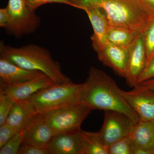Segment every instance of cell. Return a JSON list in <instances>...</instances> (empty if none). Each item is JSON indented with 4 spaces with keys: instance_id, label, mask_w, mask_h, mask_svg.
I'll use <instances>...</instances> for the list:
<instances>
[{
    "instance_id": "17",
    "label": "cell",
    "mask_w": 154,
    "mask_h": 154,
    "mask_svg": "<svg viewBox=\"0 0 154 154\" xmlns=\"http://www.w3.org/2000/svg\"><path fill=\"white\" fill-rule=\"evenodd\" d=\"M37 112L33 103L28 99L16 101L6 122L20 132Z\"/></svg>"
},
{
    "instance_id": "14",
    "label": "cell",
    "mask_w": 154,
    "mask_h": 154,
    "mask_svg": "<svg viewBox=\"0 0 154 154\" xmlns=\"http://www.w3.org/2000/svg\"><path fill=\"white\" fill-rule=\"evenodd\" d=\"M129 135L136 148L135 154H154V121L140 119L134 124Z\"/></svg>"
},
{
    "instance_id": "9",
    "label": "cell",
    "mask_w": 154,
    "mask_h": 154,
    "mask_svg": "<svg viewBox=\"0 0 154 154\" xmlns=\"http://www.w3.org/2000/svg\"><path fill=\"white\" fill-rule=\"evenodd\" d=\"M24 139L22 143L47 148L54 135L48 124L43 113L37 112L29 119L23 130Z\"/></svg>"
},
{
    "instance_id": "10",
    "label": "cell",
    "mask_w": 154,
    "mask_h": 154,
    "mask_svg": "<svg viewBox=\"0 0 154 154\" xmlns=\"http://www.w3.org/2000/svg\"><path fill=\"white\" fill-rule=\"evenodd\" d=\"M146 63V54L142 33H141L129 46V57L125 79L130 87L134 88Z\"/></svg>"
},
{
    "instance_id": "26",
    "label": "cell",
    "mask_w": 154,
    "mask_h": 154,
    "mask_svg": "<svg viewBox=\"0 0 154 154\" xmlns=\"http://www.w3.org/2000/svg\"><path fill=\"white\" fill-rule=\"evenodd\" d=\"M153 76H154V55L148 62L143 72L139 77L136 85Z\"/></svg>"
},
{
    "instance_id": "20",
    "label": "cell",
    "mask_w": 154,
    "mask_h": 154,
    "mask_svg": "<svg viewBox=\"0 0 154 154\" xmlns=\"http://www.w3.org/2000/svg\"><path fill=\"white\" fill-rule=\"evenodd\" d=\"M134 144L129 135L109 146L108 154H134Z\"/></svg>"
},
{
    "instance_id": "5",
    "label": "cell",
    "mask_w": 154,
    "mask_h": 154,
    "mask_svg": "<svg viewBox=\"0 0 154 154\" xmlns=\"http://www.w3.org/2000/svg\"><path fill=\"white\" fill-rule=\"evenodd\" d=\"M92 110L87 105L78 103L43 114L54 134L56 135L81 130L82 123Z\"/></svg>"
},
{
    "instance_id": "28",
    "label": "cell",
    "mask_w": 154,
    "mask_h": 154,
    "mask_svg": "<svg viewBox=\"0 0 154 154\" xmlns=\"http://www.w3.org/2000/svg\"><path fill=\"white\" fill-rule=\"evenodd\" d=\"M150 16L154 17V0H140Z\"/></svg>"
},
{
    "instance_id": "22",
    "label": "cell",
    "mask_w": 154,
    "mask_h": 154,
    "mask_svg": "<svg viewBox=\"0 0 154 154\" xmlns=\"http://www.w3.org/2000/svg\"><path fill=\"white\" fill-rule=\"evenodd\" d=\"M23 139L24 133L22 131L15 135L0 148V154H18Z\"/></svg>"
},
{
    "instance_id": "27",
    "label": "cell",
    "mask_w": 154,
    "mask_h": 154,
    "mask_svg": "<svg viewBox=\"0 0 154 154\" xmlns=\"http://www.w3.org/2000/svg\"><path fill=\"white\" fill-rule=\"evenodd\" d=\"M9 20L10 16L7 7L0 9V27L5 29L8 25Z\"/></svg>"
},
{
    "instance_id": "25",
    "label": "cell",
    "mask_w": 154,
    "mask_h": 154,
    "mask_svg": "<svg viewBox=\"0 0 154 154\" xmlns=\"http://www.w3.org/2000/svg\"><path fill=\"white\" fill-rule=\"evenodd\" d=\"M47 148L41 147L30 144L22 143L20 146L18 154H48Z\"/></svg>"
},
{
    "instance_id": "23",
    "label": "cell",
    "mask_w": 154,
    "mask_h": 154,
    "mask_svg": "<svg viewBox=\"0 0 154 154\" xmlns=\"http://www.w3.org/2000/svg\"><path fill=\"white\" fill-rule=\"evenodd\" d=\"M16 102L10 96L0 94V125L6 122Z\"/></svg>"
},
{
    "instance_id": "4",
    "label": "cell",
    "mask_w": 154,
    "mask_h": 154,
    "mask_svg": "<svg viewBox=\"0 0 154 154\" xmlns=\"http://www.w3.org/2000/svg\"><path fill=\"white\" fill-rule=\"evenodd\" d=\"M82 84L72 82L54 85L42 89L28 99L37 112L44 113L58 108L79 103Z\"/></svg>"
},
{
    "instance_id": "18",
    "label": "cell",
    "mask_w": 154,
    "mask_h": 154,
    "mask_svg": "<svg viewBox=\"0 0 154 154\" xmlns=\"http://www.w3.org/2000/svg\"><path fill=\"white\" fill-rule=\"evenodd\" d=\"M140 33L128 28L110 26L107 33V42L116 45L129 46Z\"/></svg>"
},
{
    "instance_id": "8",
    "label": "cell",
    "mask_w": 154,
    "mask_h": 154,
    "mask_svg": "<svg viewBox=\"0 0 154 154\" xmlns=\"http://www.w3.org/2000/svg\"><path fill=\"white\" fill-rule=\"evenodd\" d=\"M121 94L140 119L154 121V93L136 85L129 91L121 90Z\"/></svg>"
},
{
    "instance_id": "21",
    "label": "cell",
    "mask_w": 154,
    "mask_h": 154,
    "mask_svg": "<svg viewBox=\"0 0 154 154\" xmlns=\"http://www.w3.org/2000/svg\"><path fill=\"white\" fill-rule=\"evenodd\" d=\"M142 35L147 63L154 55V17L150 20L147 26L143 32Z\"/></svg>"
},
{
    "instance_id": "11",
    "label": "cell",
    "mask_w": 154,
    "mask_h": 154,
    "mask_svg": "<svg viewBox=\"0 0 154 154\" xmlns=\"http://www.w3.org/2000/svg\"><path fill=\"white\" fill-rule=\"evenodd\" d=\"M99 60L125 79L129 57V46L108 43L97 53Z\"/></svg>"
},
{
    "instance_id": "6",
    "label": "cell",
    "mask_w": 154,
    "mask_h": 154,
    "mask_svg": "<svg viewBox=\"0 0 154 154\" xmlns=\"http://www.w3.org/2000/svg\"><path fill=\"white\" fill-rule=\"evenodd\" d=\"M7 8L10 20L5 30L8 35L20 38L34 33L40 26L41 18L28 8L25 0H9Z\"/></svg>"
},
{
    "instance_id": "3",
    "label": "cell",
    "mask_w": 154,
    "mask_h": 154,
    "mask_svg": "<svg viewBox=\"0 0 154 154\" xmlns=\"http://www.w3.org/2000/svg\"><path fill=\"white\" fill-rule=\"evenodd\" d=\"M0 57L21 67L44 73L55 85L72 82L61 71L60 64L54 60L47 48L35 44L16 48L0 42Z\"/></svg>"
},
{
    "instance_id": "29",
    "label": "cell",
    "mask_w": 154,
    "mask_h": 154,
    "mask_svg": "<svg viewBox=\"0 0 154 154\" xmlns=\"http://www.w3.org/2000/svg\"><path fill=\"white\" fill-rule=\"evenodd\" d=\"M136 85L147 88L154 93V76L137 84Z\"/></svg>"
},
{
    "instance_id": "24",
    "label": "cell",
    "mask_w": 154,
    "mask_h": 154,
    "mask_svg": "<svg viewBox=\"0 0 154 154\" xmlns=\"http://www.w3.org/2000/svg\"><path fill=\"white\" fill-rule=\"evenodd\" d=\"M18 132L6 122L0 125V148Z\"/></svg>"
},
{
    "instance_id": "16",
    "label": "cell",
    "mask_w": 154,
    "mask_h": 154,
    "mask_svg": "<svg viewBox=\"0 0 154 154\" xmlns=\"http://www.w3.org/2000/svg\"><path fill=\"white\" fill-rule=\"evenodd\" d=\"M85 11L88 14L94 30L91 36L92 46L98 53L108 43L107 35L110 25L105 12L101 9L91 8Z\"/></svg>"
},
{
    "instance_id": "7",
    "label": "cell",
    "mask_w": 154,
    "mask_h": 154,
    "mask_svg": "<svg viewBox=\"0 0 154 154\" xmlns=\"http://www.w3.org/2000/svg\"><path fill=\"white\" fill-rule=\"evenodd\" d=\"M133 125L132 120L125 114L113 110H105L103 125L98 133L102 141L108 147L129 135Z\"/></svg>"
},
{
    "instance_id": "2",
    "label": "cell",
    "mask_w": 154,
    "mask_h": 154,
    "mask_svg": "<svg viewBox=\"0 0 154 154\" xmlns=\"http://www.w3.org/2000/svg\"><path fill=\"white\" fill-rule=\"evenodd\" d=\"M72 7L83 11L98 8L105 12L110 26L143 33L152 17L140 0H69Z\"/></svg>"
},
{
    "instance_id": "12",
    "label": "cell",
    "mask_w": 154,
    "mask_h": 154,
    "mask_svg": "<svg viewBox=\"0 0 154 154\" xmlns=\"http://www.w3.org/2000/svg\"><path fill=\"white\" fill-rule=\"evenodd\" d=\"M55 85L48 76L15 85L0 83V94H6L16 101L28 99L38 91Z\"/></svg>"
},
{
    "instance_id": "13",
    "label": "cell",
    "mask_w": 154,
    "mask_h": 154,
    "mask_svg": "<svg viewBox=\"0 0 154 154\" xmlns=\"http://www.w3.org/2000/svg\"><path fill=\"white\" fill-rule=\"evenodd\" d=\"M47 76L39 71L23 68L6 59L0 57L1 83L12 85Z\"/></svg>"
},
{
    "instance_id": "19",
    "label": "cell",
    "mask_w": 154,
    "mask_h": 154,
    "mask_svg": "<svg viewBox=\"0 0 154 154\" xmlns=\"http://www.w3.org/2000/svg\"><path fill=\"white\" fill-rule=\"evenodd\" d=\"M84 154H108V147L100 138L99 133L81 130Z\"/></svg>"
},
{
    "instance_id": "1",
    "label": "cell",
    "mask_w": 154,
    "mask_h": 154,
    "mask_svg": "<svg viewBox=\"0 0 154 154\" xmlns=\"http://www.w3.org/2000/svg\"><path fill=\"white\" fill-rule=\"evenodd\" d=\"M121 90L105 72L91 66L85 82L82 84L79 103L92 110H113L123 113L135 124L139 117L122 95Z\"/></svg>"
},
{
    "instance_id": "15",
    "label": "cell",
    "mask_w": 154,
    "mask_h": 154,
    "mask_svg": "<svg viewBox=\"0 0 154 154\" xmlns=\"http://www.w3.org/2000/svg\"><path fill=\"white\" fill-rule=\"evenodd\" d=\"M81 130L54 135L47 145L49 154H84Z\"/></svg>"
}]
</instances>
